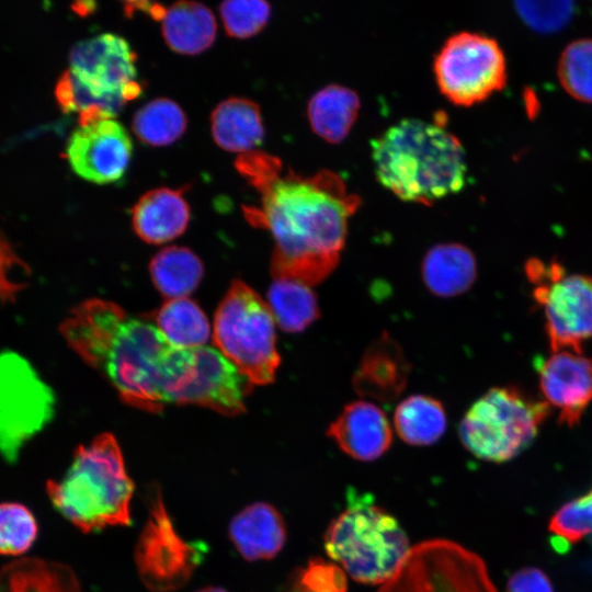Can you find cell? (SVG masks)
<instances>
[{
    "mask_svg": "<svg viewBox=\"0 0 592 592\" xmlns=\"http://www.w3.org/2000/svg\"><path fill=\"white\" fill-rule=\"evenodd\" d=\"M59 331L125 403L147 412L175 403L196 373L195 349L172 345L153 322L106 299L90 298L75 306Z\"/></svg>",
    "mask_w": 592,
    "mask_h": 592,
    "instance_id": "1",
    "label": "cell"
},
{
    "mask_svg": "<svg viewBox=\"0 0 592 592\" xmlns=\"http://www.w3.org/2000/svg\"><path fill=\"white\" fill-rule=\"evenodd\" d=\"M253 186L261 193V207L247 210L248 218L273 237V278L309 286L326 280L340 261L360 197L330 170L309 177L278 171Z\"/></svg>",
    "mask_w": 592,
    "mask_h": 592,
    "instance_id": "2",
    "label": "cell"
},
{
    "mask_svg": "<svg viewBox=\"0 0 592 592\" xmlns=\"http://www.w3.org/2000/svg\"><path fill=\"white\" fill-rule=\"evenodd\" d=\"M372 158L379 183L405 202L431 205L466 183L464 147L436 122H397L372 140Z\"/></svg>",
    "mask_w": 592,
    "mask_h": 592,
    "instance_id": "3",
    "label": "cell"
},
{
    "mask_svg": "<svg viewBox=\"0 0 592 592\" xmlns=\"http://www.w3.org/2000/svg\"><path fill=\"white\" fill-rule=\"evenodd\" d=\"M46 491L55 509L83 533L130 522L134 482L111 433L78 446L64 477L48 480Z\"/></svg>",
    "mask_w": 592,
    "mask_h": 592,
    "instance_id": "4",
    "label": "cell"
},
{
    "mask_svg": "<svg viewBox=\"0 0 592 592\" xmlns=\"http://www.w3.org/2000/svg\"><path fill=\"white\" fill-rule=\"evenodd\" d=\"M327 555L353 580L384 584L410 550L399 522L368 492L348 491L345 509L325 533Z\"/></svg>",
    "mask_w": 592,
    "mask_h": 592,
    "instance_id": "5",
    "label": "cell"
},
{
    "mask_svg": "<svg viewBox=\"0 0 592 592\" xmlns=\"http://www.w3.org/2000/svg\"><path fill=\"white\" fill-rule=\"evenodd\" d=\"M551 411L517 386L492 387L464 414L459 439L477 458L503 463L532 444Z\"/></svg>",
    "mask_w": 592,
    "mask_h": 592,
    "instance_id": "6",
    "label": "cell"
},
{
    "mask_svg": "<svg viewBox=\"0 0 592 592\" xmlns=\"http://www.w3.org/2000/svg\"><path fill=\"white\" fill-rule=\"evenodd\" d=\"M275 320L266 300L242 281L235 280L218 305L214 343L252 385H269L281 357Z\"/></svg>",
    "mask_w": 592,
    "mask_h": 592,
    "instance_id": "7",
    "label": "cell"
},
{
    "mask_svg": "<svg viewBox=\"0 0 592 592\" xmlns=\"http://www.w3.org/2000/svg\"><path fill=\"white\" fill-rule=\"evenodd\" d=\"M378 592H497L483 560L447 539L414 545Z\"/></svg>",
    "mask_w": 592,
    "mask_h": 592,
    "instance_id": "8",
    "label": "cell"
},
{
    "mask_svg": "<svg viewBox=\"0 0 592 592\" xmlns=\"http://www.w3.org/2000/svg\"><path fill=\"white\" fill-rule=\"evenodd\" d=\"M433 71L441 93L458 106L480 103L506 82L505 58L497 41L473 32L449 36L434 58Z\"/></svg>",
    "mask_w": 592,
    "mask_h": 592,
    "instance_id": "9",
    "label": "cell"
},
{
    "mask_svg": "<svg viewBox=\"0 0 592 592\" xmlns=\"http://www.w3.org/2000/svg\"><path fill=\"white\" fill-rule=\"evenodd\" d=\"M56 399L31 364L18 353H0V456L10 464L53 419Z\"/></svg>",
    "mask_w": 592,
    "mask_h": 592,
    "instance_id": "10",
    "label": "cell"
},
{
    "mask_svg": "<svg viewBox=\"0 0 592 592\" xmlns=\"http://www.w3.org/2000/svg\"><path fill=\"white\" fill-rule=\"evenodd\" d=\"M148 520L135 548L137 573L152 592H174L182 589L202 561L203 550L184 540L169 516L160 487H146Z\"/></svg>",
    "mask_w": 592,
    "mask_h": 592,
    "instance_id": "11",
    "label": "cell"
},
{
    "mask_svg": "<svg viewBox=\"0 0 592 592\" xmlns=\"http://www.w3.org/2000/svg\"><path fill=\"white\" fill-rule=\"evenodd\" d=\"M69 64L76 79L114 115L141 93L136 54L119 35L104 33L78 42L69 52Z\"/></svg>",
    "mask_w": 592,
    "mask_h": 592,
    "instance_id": "12",
    "label": "cell"
},
{
    "mask_svg": "<svg viewBox=\"0 0 592 592\" xmlns=\"http://www.w3.org/2000/svg\"><path fill=\"white\" fill-rule=\"evenodd\" d=\"M533 297L544 309L551 352L583 354L584 343L592 339V276L566 273L534 286Z\"/></svg>",
    "mask_w": 592,
    "mask_h": 592,
    "instance_id": "13",
    "label": "cell"
},
{
    "mask_svg": "<svg viewBox=\"0 0 592 592\" xmlns=\"http://www.w3.org/2000/svg\"><path fill=\"white\" fill-rule=\"evenodd\" d=\"M66 153L77 175L95 184H110L125 174L133 143L119 122L111 117L99 118L73 130Z\"/></svg>",
    "mask_w": 592,
    "mask_h": 592,
    "instance_id": "14",
    "label": "cell"
},
{
    "mask_svg": "<svg viewBox=\"0 0 592 592\" xmlns=\"http://www.w3.org/2000/svg\"><path fill=\"white\" fill-rule=\"evenodd\" d=\"M196 373L180 392L177 405H195L234 417L244 412L253 386L216 348H195Z\"/></svg>",
    "mask_w": 592,
    "mask_h": 592,
    "instance_id": "15",
    "label": "cell"
},
{
    "mask_svg": "<svg viewBox=\"0 0 592 592\" xmlns=\"http://www.w3.org/2000/svg\"><path fill=\"white\" fill-rule=\"evenodd\" d=\"M543 399L558 412V421L577 425L592 402V360L570 351L551 352L537 366Z\"/></svg>",
    "mask_w": 592,
    "mask_h": 592,
    "instance_id": "16",
    "label": "cell"
},
{
    "mask_svg": "<svg viewBox=\"0 0 592 592\" xmlns=\"http://www.w3.org/2000/svg\"><path fill=\"white\" fill-rule=\"evenodd\" d=\"M327 434L346 455L362 462L380 457L392 441L386 414L366 400L346 405L329 425Z\"/></svg>",
    "mask_w": 592,
    "mask_h": 592,
    "instance_id": "17",
    "label": "cell"
},
{
    "mask_svg": "<svg viewBox=\"0 0 592 592\" xmlns=\"http://www.w3.org/2000/svg\"><path fill=\"white\" fill-rule=\"evenodd\" d=\"M409 372L399 344L383 333L365 350L353 376V387L363 397L394 401L405 389Z\"/></svg>",
    "mask_w": 592,
    "mask_h": 592,
    "instance_id": "18",
    "label": "cell"
},
{
    "mask_svg": "<svg viewBox=\"0 0 592 592\" xmlns=\"http://www.w3.org/2000/svg\"><path fill=\"white\" fill-rule=\"evenodd\" d=\"M228 535L246 560H267L284 547L286 526L277 509L260 501L246 506L232 517Z\"/></svg>",
    "mask_w": 592,
    "mask_h": 592,
    "instance_id": "19",
    "label": "cell"
},
{
    "mask_svg": "<svg viewBox=\"0 0 592 592\" xmlns=\"http://www.w3.org/2000/svg\"><path fill=\"white\" fill-rule=\"evenodd\" d=\"M190 216V206L181 190L158 187L145 193L134 205L132 225L141 240L161 244L181 236Z\"/></svg>",
    "mask_w": 592,
    "mask_h": 592,
    "instance_id": "20",
    "label": "cell"
},
{
    "mask_svg": "<svg viewBox=\"0 0 592 592\" xmlns=\"http://www.w3.org/2000/svg\"><path fill=\"white\" fill-rule=\"evenodd\" d=\"M210 132L224 150L248 153L263 143L264 126L259 105L246 98H229L212 112Z\"/></svg>",
    "mask_w": 592,
    "mask_h": 592,
    "instance_id": "21",
    "label": "cell"
},
{
    "mask_svg": "<svg viewBox=\"0 0 592 592\" xmlns=\"http://www.w3.org/2000/svg\"><path fill=\"white\" fill-rule=\"evenodd\" d=\"M421 273L426 288L439 297H454L468 291L477 277L474 253L454 242L432 247L425 253Z\"/></svg>",
    "mask_w": 592,
    "mask_h": 592,
    "instance_id": "22",
    "label": "cell"
},
{
    "mask_svg": "<svg viewBox=\"0 0 592 592\" xmlns=\"http://www.w3.org/2000/svg\"><path fill=\"white\" fill-rule=\"evenodd\" d=\"M161 30L166 44L173 52L196 55L213 45L217 25L213 12L203 3L180 1L166 8Z\"/></svg>",
    "mask_w": 592,
    "mask_h": 592,
    "instance_id": "23",
    "label": "cell"
},
{
    "mask_svg": "<svg viewBox=\"0 0 592 592\" xmlns=\"http://www.w3.org/2000/svg\"><path fill=\"white\" fill-rule=\"evenodd\" d=\"M360 107V96L354 90L329 84L309 99L307 116L316 135L330 144H339L351 132Z\"/></svg>",
    "mask_w": 592,
    "mask_h": 592,
    "instance_id": "24",
    "label": "cell"
},
{
    "mask_svg": "<svg viewBox=\"0 0 592 592\" xmlns=\"http://www.w3.org/2000/svg\"><path fill=\"white\" fill-rule=\"evenodd\" d=\"M0 592H82L73 570L61 562L22 558L0 569Z\"/></svg>",
    "mask_w": 592,
    "mask_h": 592,
    "instance_id": "25",
    "label": "cell"
},
{
    "mask_svg": "<svg viewBox=\"0 0 592 592\" xmlns=\"http://www.w3.org/2000/svg\"><path fill=\"white\" fill-rule=\"evenodd\" d=\"M149 272L155 287L168 299L187 297L198 286L204 267L189 248L170 246L150 261Z\"/></svg>",
    "mask_w": 592,
    "mask_h": 592,
    "instance_id": "26",
    "label": "cell"
},
{
    "mask_svg": "<svg viewBox=\"0 0 592 592\" xmlns=\"http://www.w3.org/2000/svg\"><path fill=\"white\" fill-rule=\"evenodd\" d=\"M394 425L399 437L413 446L435 443L444 434L447 425L443 405L425 395H412L396 408Z\"/></svg>",
    "mask_w": 592,
    "mask_h": 592,
    "instance_id": "27",
    "label": "cell"
},
{
    "mask_svg": "<svg viewBox=\"0 0 592 592\" xmlns=\"http://www.w3.org/2000/svg\"><path fill=\"white\" fill-rule=\"evenodd\" d=\"M267 304L275 323L289 333L304 331L319 316L317 296L311 286L288 278H274L267 291Z\"/></svg>",
    "mask_w": 592,
    "mask_h": 592,
    "instance_id": "28",
    "label": "cell"
},
{
    "mask_svg": "<svg viewBox=\"0 0 592 592\" xmlns=\"http://www.w3.org/2000/svg\"><path fill=\"white\" fill-rule=\"evenodd\" d=\"M153 323L177 348L195 349L209 340L210 327L206 315L187 297L166 300L155 312Z\"/></svg>",
    "mask_w": 592,
    "mask_h": 592,
    "instance_id": "29",
    "label": "cell"
},
{
    "mask_svg": "<svg viewBox=\"0 0 592 592\" xmlns=\"http://www.w3.org/2000/svg\"><path fill=\"white\" fill-rule=\"evenodd\" d=\"M187 118L181 106L167 98H157L134 115L132 129L144 144L162 147L175 143L185 133Z\"/></svg>",
    "mask_w": 592,
    "mask_h": 592,
    "instance_id": "30",
    "label": "cell"
},
{
    "mask_svg": "<svg viewBox=\"0 0 592 592\" xmlns=\"http://www.w3.org/2000/svg\"><path fill=\"white\" fill-rule=\"evenodd\" d=\"M558 77L572 98L592 103V39H578L565 48L558 64Z\"/></svg>",
    "mask_w": 592,
    "mask_h": 592,
    "instance_id": "31",
    "label": "cell"
},
{
    "mask_svg": "<svg viewBox=\"0 0 592 592\" xmlns=\"http://www.w3.org/2000/svg\"><path fill=\"white\" fill-rule=\"evenodd\" d=\"M38 525L32 511L19 502L0 503V555L20 556L33 546Z\"/></svg>",
    "mask_w": 592,
    "mask_h": 592,
    "instance_id": "32",
    "label": "cell"
},
{
    "mask_svg": "<svg viewBox=\"0 0 592 592\" xmlns=\"http://www.w3.org/2000/svg\"><path fill=\"white\" fill-rule=\"evenodd\" d=\"M548 528L555 543H561L563 547L592 535V488L556 511Z\"/></svg>",
    "mask_w": 592,
    "mask_h": 592,
    "instance_id": "33",
    "label": "cell"
},
{
    "mask_svg": "<svg viewBox=\"0 0 592 592\" xmlns=\"http://www.w3.org/2000/svg\"><path fill=\"white\" fill-rule=\"evenodd\" d=\"M219 13L229 36L248 38L266 25L271 7L261 0L225 1L219 5Z\"/></svg>",
    "mask_w": 592,
    "mask_h": 592,
    "instance_id": "34",
    "label": "cell"
},
{
    "mask_svg": "<svg viewBox=\"0 0 592 592\" xmlns=\"http://www.w3.org/2000/svg\"><path fill=\"white\" fill-rule=\"evenodd\" d=\"M344 570L335 562L311 559L291 577L286 592H346Z\"/></svg>",
    "mask_w": 592,
    "mask_h": 592,
    "instance_id": "35",
    "label": "cell"
},
{
    "mask_svg": "<svg viewBox=\"0 0 592 592\" xmlns=\"http://www.w3.org/2000/svg\"><path fill=\"white\" fill-rule=\"evenodd\" d=\"M515 10L521 19L538 33H554L572 18V1H517Z\"/></svg>",
    "mask_w": 592,
    "mask_h": 592,
    "instance_id": "36",
    "label": "cell"
},
{
    "mask_svg": "<svg viewBox=\"0 0 592 592\" xmlns=\"http://www.w3.org/2000/svg\"><path fill=\"white\" fill-rule=\"evenodd\" d=\"M20 267L30 273L29 265L16 254L12 244L0 231V303H14L20 292L26 288V284L14 282L11 271Z\"/></svg>",
    "mask_w": 592,
    "mask_h": 592,
    "instance_id": "37",
    "label": "cell"
},
{
    "mask_svg": "<svg viewBox=\"0 0 592 592\" xmlns=\"http://www.w3.org/2000/svg\"><path fill=\"white\" fill-rule=\"evenodd\" d=\"M506 592H554L548 577L539 569L524 568L512 574Z\"/></svg>",
    "mask_w": 592,
    "mask_h": 592,
    "instance_id": "38",
    "label": "cell"
},
{
    "mask_svg": "<svg viewBox=\"0 0 592 592\" xmlns=\"http://www.w3.org/2000/svg\"><path fill=\"white\" fill-rule=\"evenodd\" d=\"M196 592H227L225 589L223 588H218V587H206V588H203Z\"/></svg>",
    "mask_w": 592,
    "mask_h": 592,
    "instance_id": "39",
    "label": "cell"
}]
</instances>
